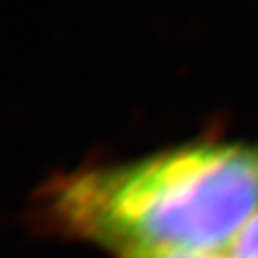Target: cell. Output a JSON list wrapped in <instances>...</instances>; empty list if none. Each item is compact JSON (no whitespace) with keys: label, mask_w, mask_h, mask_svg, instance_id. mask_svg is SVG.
<instances>
[{"label":"cell","mask_w":258,"mask_h":258,"mask_svg":"<svg viewBox=\"0 0 258 258\" xmlns=\"http://www.w3.org/2000/svg\"><path fill=\"white\" fill-rule=\"evenodd\" d=\"M258 212V140H195L52 178L35 199L44 231L111 258L216 252Z\"/></svg>","instance_id":"1"},{"label":"cell","mask_w":258,"mask_h":258,"mask_svg":"<svg viewBox=\"0 0 258 258\" xmlns=\"http://www.w3.org/2000/svg\"><path fill=\"white\" fill-rule=\"evenodd\" d=\"M228 258H258V212L233 239Z\"/></svg>","instance_id":"2"},{"label":"cell","mask_w":258,"mask_h":258,"mask_svg":"<svg viewBox=\"0 0 258 258\" xmlns=\"http://www.w3.org/2000/svg\"><path fill=\"white\" fill-rule=\"evenodd\" d=\"M149 258H228V256H216V252H163Z\"/></svg>","instance_id":"3"}]
</instances>
